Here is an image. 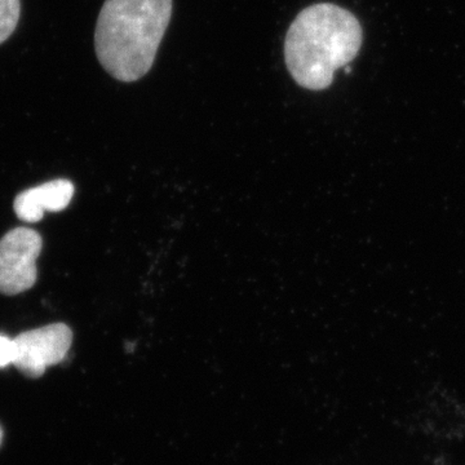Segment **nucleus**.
Wrapping results in <instances>:
<instances>
[{
    "instance_id": "1",
    "label": "nucleus",
    "mask_w": 465,
    "mask_h": 465,
    "mask_svg": "<svg viewBox=\"0 0 465 465\" xmlns=\"http://www.w3.org/2000/svg\"><path fill=\"white\" fill-rule=\"evenodd\" d=\"M362 26L351 12L332 3L302 9L284 41V60L293 81L311 91L329 88L335 72L356 58Z\"/></svg>"
},
{
    "instance_id": "2",
    "label": "nucleus",
    "mask_w": 465,
    "mask_h": 465,
    "mask_svg": "<svg viewBox=\"0 0 465 465\" xmlns=\"http://www.w3.org/2000/svg\"><path fill=\"white\" fill-rule=\"evenodd\" d=\"M173 0H105L94 30L101 66L124 84L150 72L173 16Z\"/></svg>"
},
{
    "instance_id": "3",
    "label": "nucleus",
    "mask_w": 465,
    "mask_h": 465,
    "mask_svg": "<svg viewBox=\"0 0 465 465\" xmlns=\"http://www.w3.org/2000/svg\"><path fill=\"white\" fill-rule=\"evenodd\" d=\"M42 249V235L30 228L12 229L0 240V293L14 296L32 289Z\"/></svg>"
},
{
    "instance_id": "4",
    "label": "nucleus",
    "mask_w": 465,
    "mask_h": 465,
    "mask_svg": "<svg viewBox=\"0 0 465 465\" xmlns=\"http://www.w3.org/2000/svg\"><path fill=\"white\" fill-rule=\"evenodd\" d=\"M14 341L15 367L27 378L38 379L47 367L65 360L73 331L65 323H52L20 333Z\"/></svg>"
},
{
    "instance_id": "5",
    "label": "nucleus",
    "mask_w": 465,
    "mask_h": 465,
    "mask_svg": "<svg viewBox=\"0 0 465 465\" xmlns=\"http://www.w3.org/2000/svg\"><path fill=\"white\" fill-rule=\"evenodd\" d=\"M74 192V185L69 180H52L20 193L14 202L15 213L18 219L30 224L41 222L45 211L60 213L65 210Z\"/></svg>"
},
{
    "instance_id": "6",
    "label": "nucleus",
    "mask_w": 465,
    "mask_h": 465,
    "mask_svg": "<svg viewBox=\"0 0 465 465\" xmlns=\"http://www.w3.org/2000/svg\"><path fill=\"white\" fill-rule=\"evenodd\" d=\"M20 16L21 0H0V45L16 30Z\"/></svg>"
},
{
    "instance_id": "7",
    "label": "nucleus",
    "mask_w": 465,
    "mask_h": 465,
    "mask_svg": "<svg viewBox=\"0 0 465 465\" xmlns=\"http://www.w3.org/2000/svg\"><path fill=\"white\" fill-rule=\"evenodd\" d=\"M15 341L0 333V369L14 365Z\"/></svg>"
},
{
    "instance_id": "8",
    "label": "nucleus",
    "mask_w": 465,
    "mask_h": 465,
    "mask_svg": "<svg viewBox=\"0 0 465 465\" xmlns=\"http://www.w3.org/2000/svg\"><path fill=\"white\" fill-rule=\"evenodd\" d=\"M2 440H3V430H2V427H0V445H2Z\"/></svg>"
}]
</instances>
